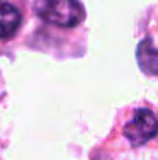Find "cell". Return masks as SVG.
<instances>
[{
    "mask_svg": "<svg viewBox=\"0 0 158 160\" xmlns=\"http://www.w3.org/2000/svg\"><path fill=\"white\" fill-rule=\"evenodd\" d=\"M138 65L146 75H158V48L150 39H143L138 44Z\"/></svg>",
    "mask_w": 158,
    "mask_h": 160,
    "instance_id": "277c9868",
    "label": "cell"
},
{
    "mask_svg": "<svg viewBox=\"0 0 158 160\" xmlns=\"http://www.w3.org/2000/svg\"><path fill=\"white\" fill-rule=\"evenodd\" d=\"M22 22V16L12 3L0 2V39H12L17 34Z\"/></svg>",
    "mask_w": 158,
    "mask_h": 160,
    "instance_id": "3957f363",
    "label": "cell"
},
{
    "mask_svg": "<svg viewBox=\"0 0 158 160\" xmlns=\"http://www.w3.org/2000/svg\"><path fill=\"white\" fill-rule=\"evenodd\" d=\"M34 12L44 22L60 28H75L85 19V9L78 0H36Z\"/></svg>",
    "mask_w": 158,
    "mask_h": 160,
    "instance_id": "6da1fadb",
    "label": "cell"
},
{
    "mask_svg": "<svg viewBox=\"0 0 158 160\" xmlns=\"http://www.w3.org/2000/svg\"><path fill=\"white\" fill-rule=\"evenodd\" d=\"M158 133V119L148 109H138L133 119L124 128V136L134 147L146 143L148 140L155 138Z\"/></svg>",
    "mask_w": 158,
    "mask_h": 160,
    "instance_id": "7a4b0ae2",
    "label": "cell"
}]
</instances>
